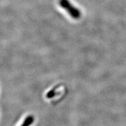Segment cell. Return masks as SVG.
<instances>
[{"label":"cell","instance_id":"6da1fadb","mask_svg":"<svg viewBox=\"0 0 126 126\" xmlns=\"http://www.w3.org/2000/svg\"><path fill=\"white\" fill-rule=\"evenodd\" d=\"M59 5L72 18L77 19L81 17V12L79 9L74 7L68 0H60Z\"/></svg>","mask_w":126,"mask_h":126},{"label":"cell","instance_id":"7a4b0ae2","mask_svg":"<svg viewBox=\"0 0 126 126\" xmlns=\"http://www.w3.org/2000/svg\"><path fill=\"white\" fill-rule=\"evenodd\" d=\"M34 122V117L32 116H28L20 126H30Z\"/></svg>","mask_w":126,"mask_h":126}]
</instances>
